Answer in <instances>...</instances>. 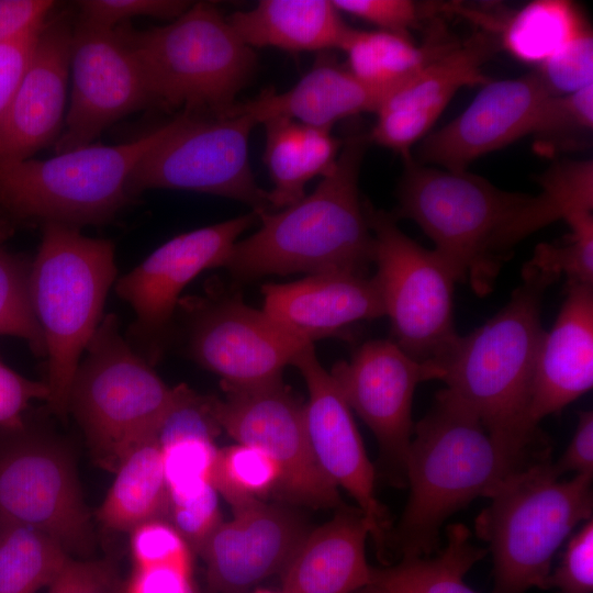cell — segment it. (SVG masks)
<instances>
[{
    "label": "cell",
    "mask_w": 593,
    "mask_h": 593,
    "mask_svg": "<svg viewBox=\"0 0 593 593\" xmlns=\"http://www.w3.org/2000/svg\"><path fill=\"white\" fill-rule=\"evenodd\" d=\"M551 448H527L490 432L446 388L414 425L405 462L410 495L389 532L387 555L428 557L446 519L478 496L489 497L507 478L550 459Z\"/></svg>",
    "instance_id": "cell-1"
},
{
    "label": "cell",
    "mask_w": 593,
    "mask_h": 593,
    "mask_svg": "<svg viewBox=\"0 0 593 593\" xmlns=\"http://www.w3.org/2000/svg\"><path fill=\"white\" fill-rule=\"evenodd\" d=\"M368 136L348 138L314 191L277 213L258 214L259 228L237 240L224 264L240 281L266 275H368L374 239L358 176Z\"/></svg>",
    "instance_id": "cell-2"
},
{
    "label": "cell",
    "mask_w": 593,
    "mask_h": 593,
    "mask_svg": "<svg viewBox=\"0 0 593 593\" xmlns=\"http://www.w3.org/2000/svg\"><path fill=\"white\" fill-rule=\"evenodd\" d=\"M398 197L393 216L414 221L456 281L480 296L492 291L514 247L536 232L535 195L501 190L467 170L409 158Z\"/></svg>",
    "instance_id": "cell-3"
},
{
    "label": "cell",
    "mask_w": 593,
    "mask_h": 593,
    "mask_svg": "<svg viewBox=\"0 0 593 593\" xmlns=\"http://www.w3.org/2000/svg\"><path fill=\"white\" fill-rule=\"evenodd\" d=\"M522 279L499 313L459 337L440 366V380L493 434L522 447L549 448L528 409L545 334L541 303L555 280L525 266Z\"/></svg>",
    "instance_id": "cell-4"
},
{
    "label": "cell",
    "mask_w": 593,
    "mask_h": 593,
    "mask_svg": "<svg viewBox=\"0 0 593 593\" xmlns=\"http://www.w3.org/2000/svg\"><path fill=\"white\" fill-rule=\"evenodd\" d=\"M115 277L112 242L85 236L75 226L44 224L31 262L30 296L45 344L46 402L60 419L69 413L74 376Z\"/></svg>",
    "instance_id": "cell-5"
},
{
    "label": "cell",
    "mask_w": 593,
    "mask_h": 593,
    "mask_svg": "<svg viewBox=\"0 0 593 593\" xmlns=\"http://www.w3.org/2000/svg\"><path fill=\"white\" fill-rule=\"evenodd\" d=\"M115 29L142 66L152 104L165 110L226 116L257 67L253 48L209 2L163 26Z\"/></svg>",
    "instance_id": "cell-6"
},
{
    "label": "cell",
    "mask_w": 593,
    "mask_h": 593,
    "mask_svg": "<svg viewBox=\"0 0 593 593\" xmlns=\"http://www.w3.org/2000/svg\"><path fill=\"white\" fill-rule=\"evenodd\" d=\"M189 388H170L122 336L119 320L105 315L72 379L69 412L82 428L96 460L116 471L125 456L158 433Z\"/></svg>",
    "instance_id": "cell-7"
},
{
    "label": "cell",
    "mask_w": 593,
    "mask_h": 593,
    "mask_svg": "<svg viewBox=\"0 0 593 593\" xmlns=\"http://www.w3.org/2000/svg\"><path fill=\"white\" fill-rule=\"evenodd\" d=\"M549 460L507 478L477 517V536L493 558L492 593L548 589L551 561L566 537L592 518V477L560 481Z\"/></svg>",
    "instance_id": "cell-8"
},
{
    "label": "cell",
    "mask_w": 593,
    "mask_h": 593,
    "mask_svg": "<svg viewBox=\"0 0 593 593\" xmlns=\"http://www.w3.org/2000/svg\"><path fill=\"white\" fill-rule=\"evenodd\" d=\"M171 121L123 144H89L47 159L0 161V213L80 228L111 221L127 203L139 160Z\"/></svg>",
    "instance_id": "cell-9"
},
{
    "label": "cell",
    "mask_w": 593,
    "mask_h": 593,
    "mask_svg": "<svg viewBox=\"0 0 593 593\" xmlns=\"http://www.w3.org/2000/svg\"><path fill=\"white\" fill-rule=\"evenodd\" d=\"M365 211L374 239L373 277L392 342L411 358L440 369L460 337L452 315L457 281L434 249L400 230L392 213L366 200Z\"/></svg>",
    "instance_id": "cell-10"
},
{
    "label": "cell",
    "mask_w": 593,
    "mask_h": 593,
    "mask_svg": "<svg viewBox=\"0 0 593 593\" xmlns=\"http://www.w3.org/2000/svg\"><path fill=\"white\" fill-rule=\"evenodd\" d=\"M256 125L246 114L180 113L135 167L130 193L195 191L240 201L257 214L268 212V192L256 183L248 159V139Z\"/></svg>",
    "instance_id": "cell-11"
},
{
    "label": "cell",
    "mask_w": 593,
    "mask_h": 593,
    "mask_svg": "<svg viewBox=\"0 0 593 593\" xmlns=\"http://www.w3.org/2000/svg\"><path fill=\"white\" fill-rule=\"evenodd\" d=\"M33 527L83 553L92 530L75 468L57 441L26 418L0 426V525Z\"/></svg>",
    "instance_id": "cell-12"
},
{
    "label": "cell",
    "mask_w": 593,
    "mask_h": 593,
    "mask_svg": "<svg viewBox=\"0 0 593 593\" xmlns=\"http://www.w3.org/2000/svg\"><path fill=\"white\" fill-rule=\"evenodd\" d=\"M222 387L224 398H211L215 421L237 443L261 449L276 462L280 472L277 491L310 507H342L338 488L321 471L311 450L305 404L282 380Z\"/></svg>",
    "instance_id": "cell-13"
},
{
    "label": "cell",
    "mask_w": 593,
    "mask_h": 593,
    "mask_svg": "<svg viewBox=\"0 0 593 593\" xmlns=\"http://www.w3.org/2000/svg\"><path fill=\"white\" fill-rule=\"evenodd\" d=\"M258 221L250 212L179 234L115 282L134 312L126 338L152 366L161 357L179 295L200 272L223 267L238 237Z\"/></svg>",
    "instance_id": "cell-14"
},
{
    "label": "cell",
    "mask_w": 593,
    "mask_h": 593,
    "mask_svg": "<svg viewBox=\"0 0 593 593\" xmlns=\"http://www.w3.org/2000/svg\"><path fill=\"white\" fill-rule=\"evenodd\" d=\"M187 350L222 383L253 387L281 379L282 370L313 345L240 299L190 300Z\"/></svg>",
    "instance_id": "cell-15"
},
{
    "label": "cell",
    "mask_w": 593,
    "mask_h": 593,
    "mask_svg": "<svg viewBox=\"0 0 593 593\" xmlns=\"http://www.w3.org/2000/svg\"><path fill=\"white\" fill-rule=\"evenodd\" d=\"M329 373L350 410L374 434L391 479L406 483L414 392L421 382L440 380L443 371L411 358L391 339H371L349 360L336 362Z\"/></svg>",
    "instance_id": "cell-16"
},
{
    "label": "cell",
    "mask_w": 593,
    "mask_h": 593,
    "mask_svg": "<svg viewBox=\"0 0 593 593\" xmlns=\"http://www.w3.org/2000/svg\"><path fill=\"white\" fill-rule=\"evenodd\" d=\"M71 93L56 153L92 144L105 128L152 104L142 66L116 29L77 21L70 46Z\"/></svg>",
    "instance_id": "cell-17"
},
{
    "label": "cell",
    "mask_w": 593,
    "mask_h": 593,
    "mask_svg": "<svg viewBox=\"0 0 593 593\" xmlns=\"http://www.w3.org/2000/svg\"><path fill=\"white\" fill-rule=\"evenodd\" d=\"M292 366L300 371L309 391L304 416L315 461L335 486L343 488L357 502L379 555L385 558L391 526L385 508L376 496V471L351 410L331 373L320 363L313 345L303 350Z\"/></svg>",
    "instance_id": "cell-18"
},
{
    "label": "cell",
    "mask_w": 593,
    "mask_h": 593,
    "mask_svg": "<svg viewBox=\"0 0 593 593\" xmlns=\"http://www.w3.org/2000/svg\"><path fill=\"white\" fill-rule=\"evenodd\" d=\"M551 96L536 70L489 81L460 115L424 137L417 163L467 170L474 159L529 135Z\"/></svg>",
    "instance_id": "cell-19"
},
{
    "label": "cell",
    "mask_w": 593,
    "mask_h": 593,
    "mask_svg": "<svg viewBox=\"0 0 593 593\" xmlns=\"http://www.w3.org/2000/svg\"><path fill=\"white\" fill-rule=\"evenodd\" d=\"M309 530L286 508L256 500L233 508L198 551L206 593H249L280 573Z\"/></svg>",
    "instance_id": "cell-20"
},
{
    "label": "cell",
    "mask_w": 593,
    "mask_h": 593,
    "mask_svg": "<svg viewBox=\"0 0 593 593\" xmlns=\"http://www.w3.org/2000/svg\"><path fill=\"white\" fill-rule=\"evenodd\" d=\"M72 26L45 20L29 66L0 122V161L31 158L57 141L66 115Z\"/></svg>",
    "instance_id": "cell-21"
},
{
    "label": "cell",
    "mask_w": 593,
    "mask_h": 593,
    "mask_svg": "<svg viewBox=\"0 0 593 593\" xmlns=\"http://www.w3.org/2000/svg\"><path fill=\"white\" fill-rule=\"evenodd\" d=\"M262 311L287 329L313 342L342 336L361 321L384 315L374 277L346 272L309 275L261 288Z\"/></svg>",
    "instance_id": "cell-22"
},
{
    "label": "cell",
    "mask_w": 593,
    "mask_h": 593,
    "mask_svg": "<svg viewBox=\"0 0 593 593\" xmlns=\"http://www.w3.org/2000/svg\"><path fill=\"white\" fill-rule=\"evenodd\" d=\"M593 385V284H572L558 317L545 332L529 398L535 424L559 413Z\"/></svg>",
    "instance_id": "cell-23"
},
{
    "label": "cell",
    "mask_w": 593,
    "mask_h": 593,
    "mask_svg": "<svg viewBox=\"0 0 593 593\" xmlns=\"http://www.w3.org/2000/svg\"><path fill=\"white\" fill-rule=\"evenodd\" d=\"M384 97L359 81L332 55L323 52L311 69L289 90L272 88L237 102L228 113L249 115L257 124L283 118L332 130L339 120L377 112Z\"/></svg>",
    "instance_id": "cell-24"
},
{
    "label": "cell",
    "mask_w": 593,
    "mask_h": 593,
    "mask_svg": "<svg viewBox=\"0 0 593 593\" xmlns=\"http://www.w3.org/2000/svg\"><path fill=\"white\" fill-rule=\"evenodd\" d=\"M369 524L359 508L339 507L333 519L307 532L280 572L287 593H355L372 567L366 559Z\"/></svg>",
    "instance_id": "cell-25"
},
{
    "label": "cell",
    "mask_w": 593,
    "mask_h": 593,
    "mask_svg": "<svg viewBox=\"0 0 593 593\" xmlns=\"http://www.w3.org/2000/svg\"><path fill=\"white\" fill-rule=\"evenodd\" d=\"M339 13L328 0H261L226 20L250 48L323 53L339 49L349 29Z\"/></svg>",
    "instance_id": "cell-26"
},
{
    "label": "cell",
    "mask_w": 593,
    "mask_h": 593,
    "mask_svg": "<svg viewBox=\"0 0 593 593\" xmlns=\"http://www.w3.org/2000/svg\"><path fill=\"white\" fill-rule=\"evenodd\" d=\"M261 124L266 131L264 163L273 183L269 206L281 210L301 200L313 178L332 171L343 143L331 130L289 119L273 118Z\"/></svg>",
    "instance_id": "cell-27"
},
{
    "label": "cell",
    "mask_w": 593,
    "mask_h": 593,
    "mask_svg": "<svg viewBox=\"0 0 593 593\" xmlns=\"http://www.w3.org/2000/svg\"><path fill=\"white\" fill-rule=\"evenodd\" d=\"M455 44L440 34L416 45L410 36L349 27L339 49L347 57V69L385 98Z\"/></svg>",
    "instance_id": "cell-28"
},
{
    "label": "cell",
    "mask_w": 593,
    "mask_h": 593,
    "mask_svg": "<svg viewBox=\"0 0 593 593\" xmlns=\"http://www.w3.org/2000/svg\"><path fill=\"white\" fill-rule=\"evenodd\" d=\"M485 552L471 542L467 526L451 524L446 527V545L438 553L372 567L369 582L355 593H475L463 577Z\"/></svg>",
    "instance_id": "cell-29"
},
{
    "label": "cell",
    "mask_w": 593,
    "mask_h": 593,
    "mask_svg": "<svg viewBox=\"0 0 593 593\" xmlns=\"http://www.w3.org/2000/svg\"><path fill=\"white\" fill-rule=\"evenodd\" d=\"M115 472L98 513L107 527L132 532L146 522L168 521L169 494L158 436L134 447Z\"/></svg>",
    "instance_id": "cell-30"
},
{
    "label": "cell",
    "mask_w": 593,
    "mask_h": 593,
    "mask_svg": "<svg viewBox=\"0 0 593 593\" xmlns=\"http://www.w3.org/2000/svg\"><path fill=\"white\" fill-rule=\"evenodd\" d=\"M496 48V41L490 33L482 31L472 34L463 43H456L427 64L413 79L388 94L379 109L411 108L441 114L458 90L467 86H484L490 81L483 67Z\"/></svg>",
    "instance_id": "cell-31"
},
{
    "label": "cell",
    "mask_w": 593,
    "mask_h": 593,
    "mask_svg": "<svg viewBox=\"0 0 593 593\" xmlns=\"http://www.w3.org/2000/svg\"><path fill=\"white\" fill-rule=\"evenodd\" d=\"M589 31L577 4L536 0L503 20L501 44L518 60L539 66Z\"/></svg>",
    "instance_id": "cell-32"
},
{
    "label": "cell",
    "mask_w": 593,
    "mask_h": 593,
    "mask_svg": "<svg viewBox=\"0 0 593 593\" xmlns=\"http://www.w3.org/2000/svg\"><path fill=\"white\" fill-rule=\"evenodd\" d=\"M68 559L66 549L47 534L0 525V593H36L53 583Z\"/></svg>",
    "instance_id": "cell-33"
},
{
    "label": "cell",
    "mask_w": 593,
    "mask_h": 593,
    "mask_svg": "<svg viewBox=\"0 0 593 593\" xmlns=\"http://www.w3.org/2000/svg\"><path fill=\"white\" fill-rule=\"evenodd\" d=\"M11 233L0 213V335L25 340L32 351L45 357V344L30 296L31 264L11 254L4 240Z\"/></svg>",
    "instance_id": "cell-34"
},
{
    "label": "cell",
    "mask_w": 593,
    "mask_h": 593,
    "mask_svg": "<svg viewBox=\"0 0 593 593\" xmlns=\"http://www.w3.org/2000/svg\"><path fill=\"white\" fill-rule=\"evenodd\" d=\"M279 481L278 466L261 449L238 443L217 450L212 484L232 510L261 500Z\"/></svg>",
    "instance_id": "cell-35"
},
{
    "label": "cell",
    "mask_w": 593,
    "mask_h": 593,
    "mask_svg": "<svg viewBox=\"0 0 593 593\" xmlns=\"http://www.w3.org/2000/svg\"><path fill=\"white\" fill-rule=\"evenodd\" d=\"M593 83L573 93L551 96L529 135L544 156L580 147L592 132Z\"/></svg>",
    "instance_id": "cell-36"
},
{
    "label": "cell",
    "mask_w": 593,
    "mask_h": 593,
    "mask_svg": "<svg viewBox=\"0 0 593 593\" xmlns=\"http://www.w3.org/2000/svg\"><path fill=\"white\" fill-rule=\"evenodd\" d=\"M169 502L192 496L212 484L217 450L213 438L200 434L158 437Z\"/></svg>",
    "instance_id": "cell-37"
},
{
    "label": "cell",
    "mask_w": 593,
    "mask_h": 593,
    "mask_svg": "<svg viewBox=\"0 0 593 593\" xmlns=\"http://www.w3.org/2000/svg\"><path fill=\"white\" fill-rule=\"evenodd\" d=\"M570 232L559 243L539 244L524 266L567 286L593 284V212L577 215L566 222Z\"/></svg>",
    "instance_id": "cell-38"
},
{
    "label": "cell",
    "mask_w": 593,
    "mask_h": 593,
    "mask_svg": "<svg viewBox=\"0 0 593 593\" xmlns=\"http://www.w3.org/2000/svg\"><path fill=\"white\" fill-rule=\"evenodd\" d=\"M135 569L171 568L192 574V549L166 519L146 522L131 532Z\"/></svg>",
    "instance_id": "cell-39"
},
{
    "label": "cell",
    "mask_w": 593,
    "mask_h": 593,
    "mask_svg": "<svg viewBox=\"0 0 593 593\" xmlns=\"http://www.w3.org/2000/svg\"><path fill=\"white\" fill-rule=\"evenodd\" d=\"M552 96L573 93L593 83V37L589 31L553 54L536 70Z\"/></svg>",
    "instance_id": "cell-40"
},
{
    "label": "cell",
    "mask_w": 593,
    "mask_h": 593,
    "mask_svg": "<svg viewBox=\"0 0 593 593\" xmlns=\"http://www.w3.org/2000/svg\"><path fill=\"white\" fill-rule=\"evenodd\" d=\"M77 3V21L109 30L135 16L175 20L191 5L189 1L182 0H83Z\"/></svg>",
    "instance_id": "cell-41"
},
{
    "label": "cell",
    "mask_w": 593,
    "mask_h": 593,
    "mask_svg": "<svg viewBox=\"0 0 593 593\" xmlns=\"http://www.w3.org/2000/svg\"><path fill=\"white\" fill-rule=\"evenodd\" d=\"M368 139L410 158L411 147L428 133L440 114L411 108H380Z\"/></svg>",
    "instance_id": "cell-42"
},
{
    "label": "cell",
    "mask_w": 593,
    "mask_h": 593,
    "mask_svg": "<svg viewBox=\"0 0 593 593\" xmlns=\"http://www.w3.org/2000/svg\"><path fill=\"white\" fill-rule=\"evenodd\" d=\"M168 522L182 535L191 549L198 552L223 522L219 493L211 485L199 494L170 501Z\"/></svg>",
    "instance_id": "cell-43"
},
{
    "label": "cell",
    "mask_w": 593,
    "mask_h": 593,
    "mask_svg": "<svg viewBox=\"0 0 593 593\" xmlns=\"http://www.w3.org/2000/svg\"><path fill=\"white\" fill-rule=\"evenodd\" d=\"M557 588L560 593H592L593 591V521H585L583 527L571 538L563 558L548 578V588Z\"/></svg>",
    "instance_id": "cell-44"
},
{
    "label": "cell",
    "mask_w": 593,
    "mask_h": 593,
    "mask_svg": "<svg viewBox=\"0 0 593 593\" xmlns=\"http://www.w3.org/2000/svg\"><path fill=\"white\" fill-rule=\"evenodd\" d=\"M339 12L367 21L394 34L410 36L423 16L419 4L410 0H334Z\"/></svg>",
    "instance_id": "cell-45"
},
{
    "label": "cell",
    "mask_w": 593,
    "mask_h": 593,
    "mask_svg": "<svg viewBox=\"0 0 593 593\" xmlns=\"http://www.w3.org/2000/svg\"><path fill=\"white\" fill-rule=\"evenodd\" d=\"M48 593H124V582L110 561L69 558L49 585Z\"/></svg>",
    "instance_id": "cell-46"
},
{
    "label": "cell",
    "mask_w": 593,
    "mask_h": 593,
    "mask_svg": "<svg viewBox=\"0 0 593 593\" xmlns=\"http://www.w3.org/2000/svg\"><path fill=\"white\" fill-rule=\"evenodd\" d=\"M44 22L0 43V122L29 66Z\"/></svg>",
    "instance_id": "cell-47"
},
{
    "label": "cell",
    "mask_w": 593,
    "mask_h": 593,
    "mask_svg": "<svg viewBox=\"0 0 593 593\" xmlns=\"http://www.w3.org/2000/svg\"><path fill=\"white\" fill-rule=\"evenodd\" d=\"M45 382L27 379L9 368L0 358V426L18 424L30 401L47 400Z\"/></svg>",
    "instance_id": "cell-48"
},
{
    "label": "cell",
    "mask_w": 593,
    "mask_h": 593,
    "mask_svg": "<svg viewBox=\"0 0 593 593\" xmlns=\"http://www.w3.org/2000/svg\"><path fill=\"white\" fill-rule=\"evenodd\" d=\"M55 4L51 0H0V43L44 22Z\"/></svg>",
    "instance_id": "cell-49"
},
{
    "label": "cell",
    "mask_w": 593,
    "mask_h": 593,
    "mask_svg": "<svg viewBox=\"0 0 593 593\" xmlns=\"http://www.w3.org/2000/svg\"><path fill=\"white\" fill-rule=\"evenodd\" d=\"M551 466L558 477L568 471L593 477L592 411L579 413L578 426L568 448Z\"/></svg>",
    "instance_id": "cell-50"
},
{
    "label": "cell",
    "mask_w": 593,
    "mask_h": 593,
    "mask_svg": "<svg viewBox=\"0 0 593 593\" xmlns=\"http://www.w3.org/2000/svg\"><path fill=\"white\" fill-rule=\"evenodd\" d=\"M124 593H199L192 574L171 568L133 570L124 583Z\"/></svg>",
    "instance_id": "cell-51"
},
{
    "label": "cell",
    "mask_w": 593,
    "mask_h": 593,
    "mask_svg": "<svg viewBox=\"0 0 593 593\" xmlns=\"http://www.w3.org/2000/svg\"><path fill=\"white\" fill-rule=\"evenodd\" d=\"M249 593H287V592H284L282 589L281 591H275V590H269V589H255Z\"/></svg>",
    "instance_id": "cell-52"
}]
</instances>
